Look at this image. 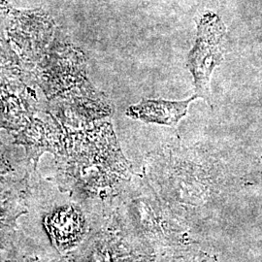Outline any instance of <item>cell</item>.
<instances>
[{
    "instance_id": "6da1fadb",
    "label": "cell",
    "mask_w": 262,
    "mask_h": 262,
    "mask_svg": "<svg viewBox=\"0 0 262 262\" xmlns=\"http://www.w3.org/2000/svg\"><path fill=\"white\" fill-rule=\"evenodd\" d=\"M59 190L29 184L27 213L19 227L48 252L62 258L82 244L98 215L70 192L60 187Z\"/></svg>"
},
{
    "instance_id": "3957f363",
    "label": "cell",
    "mask_w": 262,
    "mask_h": 262,
    "mask_svg": "<svg viewBox=\"0 0 262 262\" xmlns=\"http://www.w3.org/2000/svg\"><path fill=\"white\" fill-rule=\"evenodd\" d=\"M122 227L154 253L191 243L190 231L173 215L149 183L124 185L114 203Z\"/></svg>"
},
{
    "instance_id": "277c9868",
    "label": "cell",
    "mask_w": 262,
    "mask_h": 262,
    "mask_svg": "<svg viewBox=\"0 0 262 262\" xmlns=\"http://www.w3.org/2000/svg\"><path fill=\"white\" fill-rule=\"evenodd\" d=\"M156 253L132 237L114 209L96 215L82 244L62 257L67 262H152Z\"/></svg>"
},
{
    "instance_id": "ba28073f",
    "label": "cell",
    "mask_w": 262,
    "mask_h": 262,
    "mask_svg": "<svg viewBox=\"0 0 262 262\" xmlns=\"http://www.w3.org/2000/svg\"><path fill=\"white\" fill-rule=\"evenodd\" d=\"M62 258L48 252L20 230L8 250H0V262H60Z\"/></svg>"
},
{
    "instance_id": "52a82bcc",
    "label": "cell",
    "mask_w": 262,
    "mask_h": 262,
    "mask_svg": "<svg viewBox=\"0 0 262 262\" xmlns=\"http://www.w3.org/2000/svg\"><path fill=\"white\" fill-rule=\"evenodd\" d=\"M197 97L194 95L185 101L143 100L137 105L131 106L127 110V116L144 122L175 125L186 116L188 105Z\"/></svg>"
},
{
    "instance_id": "5b68a950",
    "label": "cell",
    "mask_w": 262,
    "mask_h": 262,
    "mask_svg": "<svg viewBox=\"0 0 262 262\" xmlns=\"http://www.w3.org/2000/svg\"><path fill=\"white\" fill-rule=\"evenodd\" d=\"M226 28L221 18L208 12L197 24L195 44L189 56L187 66L193 76L197 96L211 104V75L225 56Z\"/></svg>"
},
{
    "instance_id": "9c48e42d",
    "label": "cell",
    "mask_w": 262,
    "mask_h": 262,
    "mask_svg": "<svg viewBox=\"0 0 262 262\" xmlns=\"http://www.w3.org/2000/svg\"><path fill=\"white\" fill-rule=\"evenodd\" d=\"M152 262H217L211 255L200 249L194 242L180 245L157 253Z\"/></svg>"
},
{
    "instance_id": "30bf717a",
    "label": "cell",
    "mask_w": 262,
    "mask_h": 262,
    "mask_svg": "<svg viewBox=\"0 0 262 262\" xmlns=\"http://www.w3.org/2000/svg\"><path fill=\"white\" fill-rule=\"evenodd\" d=\"M12 170V165L7 159V150L0 142V174H6Z\"/></svg>"
},
{
    "instance_id": "7a4b0ae2",
    "label": "cell",
    "mask_w": 262,
    "mask_h": 262,
    "mask_svg": "<svg viewBox=\"0 0 262 262\" xmlns=\"http://www.w3.org/2000/svg\"><path fill=\"white\" fill-rule=\"evenodd\" d=\"M154 176L152 187L189 231L215 214L225 199L223 180L206 164L171 156Z\"/></svg>"
},
{
    "instance_id": "8992f818",
    "label": "cell",
    "mask_w": 262,
    "mask_h": 262,
    "mask_svg": "<svg viewBox=\"0 0 262 262\" xmlns=\"http://www.w3.org/2000/svg\"><path fill=\"white\" fill-rule=\"evenodd\" d=\"M28 176L0 177V250H8L19 231V219L27 213Z\"/></svg>"
}]
</instances>
